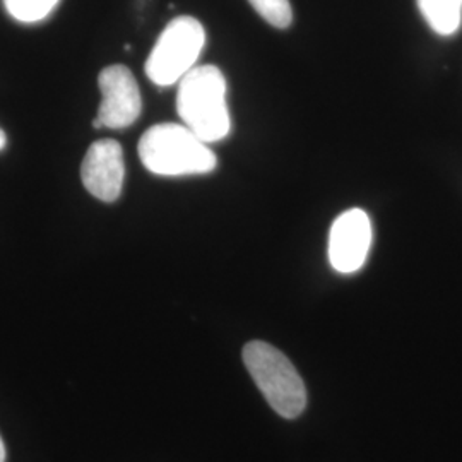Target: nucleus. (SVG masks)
<instances>
[{
	"label": "nucleus",
	"mask_w": 462,
	"mask_h": 462,
	"mask_svg": "<svg viewBox=\"0 0 462 462\" xmlns=\"http://www.w3.org/2000/svg\"><path fill=\"white\" fill-rule=\"evenodd\" d=\"M177 112L199 137L211 144L225 139L231 129L226 105V79L216 66H196L179 81Z\"/></svg>",
	"instance_id": "1"
},
{
	"label": "nucleus",
	"mask_w": 462,
	"mask_h": 462,
	"mask_svg": "<svg viewBox=\"0 0 462 462\" xmlns=\"http://www.w3.org/2000/svg\"><path fill=\"white\" fill-rule=\"evenodd\" d=\"M139 158L151 173L185 177L211 173L217 165L215 151L183 124H158L139 141Z\"/></svg>",
	"instance_id": "2"
},
{
	"label": "nucleus",
	"mask_w": 462,
	"mask_h": 462,
	"mask_svg": "<svg viewBox=\"0 0 462 462\" xmlns=\"http://www.w3.org/2000/svg\"><path fill=\"white\" fill-rule=\"evenodd\" d=\"M244 364L276 413L293 420L305 411V383L280 349L264 341H250L244 347Z\"/></svg>",
	"instance_id": "3"
},
{
	"label": "nucleus",
	"mask_w": 462,
	"mask_h": 462,
	"mask_svg": "<svg viewBox=\"0 0 462 462\" xmlns=\"http://www.w3.org/2000/svg\"><path fill=\"white\" fill-rule=\"evenodd\" d=\"M206 45L204 26L196 17H175L166 24L146 60V76L156 86L177 84L198 62Z\"/></svg>",
	"instance_id": "4"
},
{
	"label": "nucleus",
	"mask_w": 462,
	"mask_h": 462,
	"mask_svg": "<svg viewBox=\"0 0 462 462\" xmlns=\"http://www.w3.org/2000/svg\"><path fill=\"white\" fill-rule=\"evenodd\" d=\"M101 105L93 120L95 129H127L141 116V91L125 66H110L99 72Z\"/></svg>",
	"instance_id": "5"
},
{
	"label": "nucleus",
	"mask_w": 462,
	"mask_h": 462,
	"mask_svg": "<svg viewBox=\"0 0 462 462\" xmlns=\"http://www.w3.org/2000/svg\"><path fill=\"white\" fill-rule=\"evenodd\" d=\"M372 221L364 209H349L337 216L329 231V263L341 274L364 267L372 247Z\"/></svg>",
	"instance_id": "6"
},
{
	"label": "nucleus",
	"mask_w": 462,
	"mask_h": 462,
	"mask_svg": "<svg viewBox=\"0 0 462 462\" xmlns=\"http://www.w3.org/2000/svg\"><path fill=\"white\" fill-rule=\"evenodd\" d=\"M81 179L91 196L103 202H116L122 194L125 179L122 146L114 139L93 143L84 156Z\"/></svg>",
	"instance_id": "7"
},
{
	"label": "nucleus",
	"mask_w": 462,
	"mask_h": 462,
	"mask_svg": "<svg viewBox=\"0 0 462 462\" xmlns=\"http://www.w3.org/2000/svg\"><path fill=\"white\" fill-rule=\"evenodd\" d=\"M418 9L437 34L450 36L461 26L462 0H416Z\"/></svg>",
	"instance_id": "8"
},
{
	"label": "nucleus",
	"mask_w": 462,
	"mask_h": 462,
	"mask_svg": "<svg viewBox=\"0 0 462 462\" xmlns=\"http://www.w3.org/2000/svg\"><path fill=\"white\" fill-rule=\"evenodd\" d=\"M59 0H4L7 13L19 23H38L49 17Z\"/></svg>",
	"instance_id": "9"
},
{
	"label": "nucleus",
	"mask_w": 462,
	"mask_h": 462,
	"mask_svg": "<svg viewBox=\"0 0 462 462\" xmlns=\"http://www.w3.org/2000/svg\"><path fill=\"white\" fill-rule=\"evenodd\" d=\"M257 14L265 19L271 26L286 30L291 26L293 11L290 0H248Z\"/></svg>",
	"instance_id": "10"
},
{
	"label": "nucleus",
	"mask_w": 462,
	"mask_h": 462,
	"mask_svg": "<svg viewBox=\"0 0 462 462\" xmlns=\"http://www.w3.org/2000/svg\"><path fill=\"white\" fill-rule=\"evenodd\" d=\"M5 144H7V137H5V134H4V131L0 129V151L5 148Z\"/></svg>",
	"instance_id": "11"
},
{
	"label": "nucleus",
	"mask_w": 462,
	"mask_h": 462,
	"mask_svg": "<svg viewBox=\"0 0 462 462\" xmlns=\"http://www.w3.org/2000/svg\"><path fill=\"white\" fill-rule=\"evenodd\" d=\"M0 462H5V446L2 442V437H0Z\"/></svg>",
	"instance_id": "12"
}]
</instances>
